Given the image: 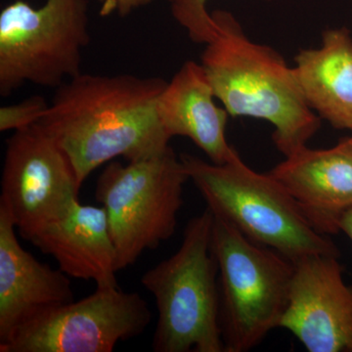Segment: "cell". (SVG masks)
Listing matches in <instances>:
<instances>
[{
  "instance_id": "obj_13",
  "label": "cell",
  "mask_w": 352,
  "mask_h": 352,
  "mask_svg": "<svg viewBox=\"0 0 352 352\" xmlns=\"http://www.w3.org/2000/svg\"><path fill=\"white\" fill-rule=\"evenodd\" d=\"M215 99L203 66L187 61L166 82L157 109L168 138H189L212 163L221 164L237 151L226 138L229 113L217 105Z\"/></svg>"
},
{
  "instance_id": "obj_11",
  "label": "cell",
  "mask_w": 352,
  "mask_h": 352,
  "mask_svg": "<svg viewBox=\"0 0 352 352\" xmlns=\"http://www.w3.org/2000/svg\"><path fill=\"white\" fill-rule=\"evenodd\" d=\"M16 230L0 201V344L41 315L74 302L68 275L25 251Z\"/></svg>"
},
{
  "instance_id": "obj_20",
  "label": "cell",
  "mask_w": 352,
  "mask_h": 352,
  "mask_svg": "<svg viewBox=\"0 0 352 352\" xmlns=\"http://www.w3.org/2000/svg\"><path fill=\"white\" fill-rule=\"evenodd\" d=\"M351 133H352V131H351ZM349 138H351V140H352V134H351V136H349Z\"/></svg>"
},
{
  "instance_id": "obj_7",
  "label": "cell",
  "mask_w": 352,
  "mask_h": 352,
  "mask_svg": "<svg viewBox=\"0 0 352 352\" xmlns=\"http://www.w3.org/2000/svg\"><path fill=\"white\" fill-rule=\"evenodd\" d=\"M87 0H16L0 13V95L25 83L58 88L82 74L90 43Z\"/></svg>"
},
{
  "instance_id": "obj_8",
  "label": "cell",
  "mask_w": 352,
  "mask_h": 352,
  "mask_svg": "<svg viewBox=\"0 0 352 352\" xmlns=\"http://www.w3.org/2000/svg\"><path fill=\"white\" fill-rule=\"evenodd\" d=\"M82 185L63 150L39 124L14 131L7 140L0 201L23 239L63 219Z\"/></svg>"
},
{
  "instance_id": "obj_4",
  "label": "cell",
  "mask_w": 352,
  "mask_h": 352,
  "mask_svg": "<svg viewBox=\"0 0 352 352\" xmlns=\"http://www.w3.org/2000/svg\"><path fill=\"white\" fill-rule=\"evenodd\" d=\"M214 220L208 207L190 219L179 249L141 278L156 300L154 351L226 352L219 266L212 248Z\"/></svg>"
},
{
  "instance_id": "obj_16",
  "label": "cell",
  "mask_w": 352,
  "mask_h": 352,
  "mask_svg": "<svg viewBox=\"0 0 352 352\" xmlns=\"http://www.w3.org/2000/svg\"><path fill=\"white\" fill-rule=\"evenodd\" d=\"M208 0H168L176 22L188 34L193 43L207 44L214 38L217 24L208 12ZM274 1V0H265Z\"/></svg>"
},
{
  "instance_id": "obj_12",
  "label": "cell",
  "mask_w": 352,
  "mask_h": 352,
  "mask_svg": "<svg viewBox=\"0 0 352 352\" xmlns=\"http://www.w3.org/2000/svg\"><path fill=\"white\" fill-rule=\"evenodd\" d=\"M270 173L283 185L318 232H340L342 217L352 210L351 138L329 149L307 146L285 157Z\"/></svg>"
},
{
  "instance_id": "obj_1",
  "label": "cell",
  "mask_w": 352,
  "mask_h": 352,
  "mask_svg": "<svg viewBox=\"0 0 352 352\" xmlns=\"http://www.w3.org/2000/svg\"><path fill=\"white\" fill-rule=\"evenodd\" d=\"M166 82L157 76L82 73L56 88L38 124L69 157L82 185L116 157L138 161L170 147L157 109Z\"/></svg>"
},
{
  "instance_id": "obj_5",
  "label": "cell",
  "mask_w": 352,
  "mask_h": 352,
  "mask_svg": "<svg viewBox=\"0 0 352 352\" xmlns=\"http://www.w3.org/2000/svg\"><path fill=\"white\" fill-rule=\"evenodd\" d=\"M214 215L212 248L219 266L220 322L226 352H247L280 327L295 265Z\"/></svg>"
},
{
  "instance_id": "obj_2",
  "label": "cell",
  "mask_w": 352,
  "mask_h": 352,
  "mask_svg": "<svg viewBox=\"0 0 352 352\" xmlns=\"http://www.w3.org/2000/svg\"><path fill=\"white\" fill-rule=\"evenodd\" d=\"M214 38L206 44L201 65L215 98L231 117H250L274 127L278 151L291 156L307 147L321 126L283 56L270 46L254 43L232 13L214 11Z\"/></svg>"
},
{
  "instance_id": "obj_17",
  "label": "cell",
  "mask_w": 352,
  "mask_h": 352,
  "mask_svg": "<svg viewBox=\"0 0 352 352\" xmlns=\"http://www.w3.org/2000/svg\"><path fill=\"white\" fill-rule=\"evenodd\" d=\"M50 107L46 99L34 95L19 103L0 108V131H17L38 124Z\"/></svg>"
},
{
  "instance_id": "obj_3",
  "label": "cell",
  "mask_w": 352,
  "mask_h": 352,
  "mask_svg": "<svg viewBox=\"0 0 352 352\" xmlns=\"http://www.w3.org/2000/svg\"><path fill=\"white\" fill-rule=\"evenodd\" d=\"M180 159L207 207L250 240L293 263L311 256H340L336 245L311 226L283 185L270 173L252 170L239 153L221 164L189 154Z\"/></svg>"
},
{
  "instance_id": "obj_18",
  "label": "cell",
  "mask_w": 352,
  "mask_h": 352,
  "mask_svg": "<svg viewBox=\"0 0 352 352\" xmlns=\"http://www.w3.org/2000/svg\"><path fill=\"white\" fill-rule=\"evenodd\" d=\"M100 3V15L103 17L118 14L122 17L129 15L132 11L151 4L154 0H98Z\"/></svg>"
},
{
  "instance_id": "obj_10",
  "label": "cell",
  "mask_w": 352,
  "mask_h": 352,
  "mask_svg": "<svg viewBox=\"0 0 352 352\" xmlns=\"http://www.w3.org/2000/svg\"><path fill=\"white\" fill-rule=\"evenodd\" d=\"M289 302L280 327L309 352H352V288L337 256L294 263Z\"/></svg>"
},
{
  "instance_id": "obj_15",
  "label": "cell",
  "mask_w": 352,
  "mask_h": 352,
  "mask_svg": "<svg viewBox=\"0 0 352 352\" xmlns=\"http://www.w3.org/2000/svg\"><path fill=\"white\" fill-rule=\"evenodd\" d=\"M296 78L307 105L337 129L352 131V38L346 28L327 30L319 48L300 50Z\"/></svg>"
},
{
  "instance_id": "obj_19",
  "label": "cell",
  "mask_w": 352,
  "mask_h": 352,
  "mask_svg": "<svg viewBox=\"0 0 352 352\" xmlns=\"http://www.w3.org/2000/svg\"><path fill=\"white\" fill-rule=\"evenodd\" d=\"M340 231L346 234L352 242V210L342 217L340 224Z\"/></svg>"
},
{
  "instance_id": "obj_9",
  "label": "cell",
  "mask_w": 352,
  "mask_h": 352,
  "mask_svg": "<svg viewBox=\"0 0 352 352\" xmlns=\"http://www.w3.org/2000/svg\"><path fill=\"white\" fill-rule=\"evenodd\" d=\"M151 318L138 293L96 288L25 324L0 344V352H112L119 342L144 332Z\"/></svg>"
},
{
  "instance_id": "obj_6",
  "label": "cell",
  "mask_w": 352,
  "mask_h": 352,
  "mask_svg": "<svg viewBox=\"0 0 352 352\" xmlns=\"http://www.w3.org/2000/svg\"><path fill=\"white\" fill-rule=\"evenodd\" d=\"M189 176L173 148L154 156L111 162L97 179L95 198L107 214L119 271L170 240Z\"/></svg>"
},
{
  "instance_id": "obj_14",
  "label": "cell",
  "mask_w": 352,
  "mask_h": 352,
  "mask_svg": "<svg viewBox=\"0 0 352 352\" xmlns=\"http://www.w3.org/2000/svg\"><path fill=\"white\" fill-rule=\"evenodd\" d=\"M31 243L54 258L69 277L91 280L97 288L119 287L117 252L103 207L78 203L68 215L39 231Z\"/></svg>"
}]
</instances>
